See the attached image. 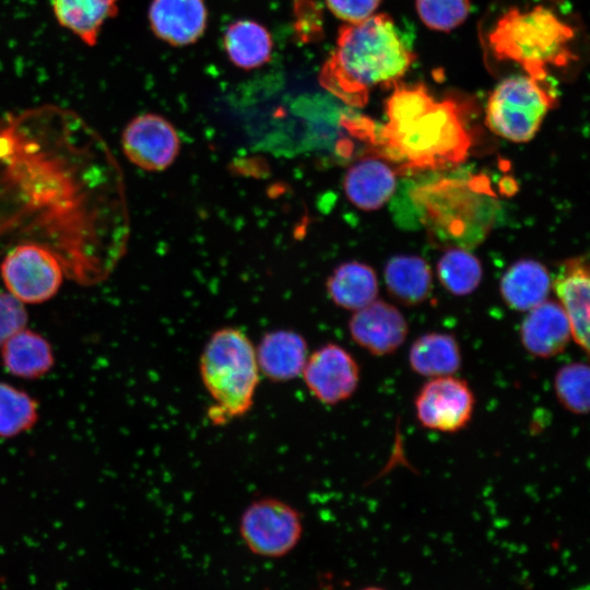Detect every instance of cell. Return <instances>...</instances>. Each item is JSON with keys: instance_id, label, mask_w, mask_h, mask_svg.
<instances>
[{"instance_id": "e0dca14e", "label": "cell", "mask_w": 590, "mask_h": 590, "mask_svg": "<svg viewBox=\"0 0 590 590\" xmlns=\"http://www.w3.org/2000/svg\"><path fill=\"white\" fill-rule=\"evenodd\" d=\"M3 368L12 376L36 380L46 376L55 366L50 342L40 333L23 329L0 347Z\"/></svg>"}, {"instance_id": "9a60e30c", "label": "cell", "mask_w": 590, "mask_h": 590, "mask_svg": "<svg viewBox=\"0 0 590 590\" xmlns=\"http://www.w3.org/2000/svg\"><path fill=\"white\" fill-rule=\"evenodd\" d=\"M206 16L203 0H152L149 9L153 33L175 46L194 43L205 30Z\"/></svg>"}, {"instance_id": "8fae6325", "label": "cell", "mask_w": 590, "mask_h": 590, "mask_svg": "<svg viewBox=\"0 0 590 590\" xmlns=\"http://www.w3.org/2000/svg\"><path fill=\"white\" fill-rule=\"evenodd\" d=\"M402 312L384 300H374L354 311L349 321L352 340L368 353L384 356L397 351L408 335Z\"/></svg>"}, {"instance_id": "ac0fdd59", "label": "cell", "mask_w": 590, "mask_h": 590, "mask_svg": "<svg viewBox=\"0 0 590 590\" xmlns=\"http://www.w3.org/2000/svg\"><path fill=\"white\" fill-rule=\"evenodd\" d=\"M551 286L550 273L541 262L521 259L506 270L499 288L509 308L528 311L546 300Z\"/></svg>"}, {"instance_id": "ba28073f", "label": "cell", "mask_w": 590, "mask_h": 590, "mask_svg": "<svg viewBox=\"0 0 590 590\" xmlns=\"http://www.w3.org/2000/svg\"><path fill=\"white\" fill-rule=\"evenodd\" d=\"M475 398L469 384L453 375L430 378L417 392L414 406L418 423L432 430L456 433L474 412Z\"/></svg>"}, {"instance_id": "ffe728a7", "label": "cell", "mask_w": 590, "mask_h": 590, "mask_svg": "<svg viewBox=\"0 0 590 590\" xmlns=\"http://www.w3.org/2000/svg\"><path fill=\"white\" fill-rule=\"evenodd\" d=\"M461 362L458 341L449 333H425L410 346V368L415 374L429 379L455 375L461 367Z\"/></svg>"}, {"instance_id": "7a4b0ae2", "label": "cell", "mask_w": 590, "mask_h": 590, "mask_svg": "<svg viewBox=\"0 0 590 590\" xmlns=\"http://www.w3.org/2000/svg\"><path fill=\"white\" fill-rule=\"evenodd\" d=\"M386 114L382 134L392 151L411 164L436 166L465 155L469 138L457 105L437 102L424 85L397 86Z\"/></svg>"}, {"instance_id": "3957f363", "label": "cell", "mask_w": 590, "mask_h": 590, "mask_svg": "<svg viewBox=\"0 0 590 590\" xmlns=\"http://www.w3.org/2000/svg\"><path fill=\"white\" fill-rule=\"evenodd\" d=\"M201 381L213 404L208 416L215 425L250 411L260 380L255 345L240 329L224 327L208 339L199 359Z\"/></svg>"}, {"instance_id": "4dcf8cb0", "label": "cell", "mask_w": 590, "mask_h": 590, "mask_svg": "<svg viewBox=\"0 0 590 590\" xmlns=\"http://www.w3.org/2000/svg\"><path fill=\"white\" fill-rule=\"evenodd\" d=\"M574 590H589V588H588V586H585V587H578V588H576Z\"/></svg>"}, {"instance_id": "52a82bcc", "label": "cell", "mask_w": 590, "mask_h": 590, "mask_svg": "<svg viewBox=\"0 0 590 590\" xmlns=\"http://www.w3.org/2000/svg\"><path fill=\"white\" fill-rule=\"evenodd\" d=\"M0 272L8 292L24 304L49 300L63 281V264L57 253L32 241L14 246L5 255Z\"/></svg>"}, {"instance_id": "9c48e42d", "label": "cell", "mask_w": 590, "mask_h": 590, "mask_svg": "<svg viewBox=\"0 0 590 590\" xmlns=\"http://www.w3.org/2000/svg\"><path fill=\"white\" fill-rule=\"evenodd\" d=\"M359 375V366L346 349L326 343L308 355L300 376L317 401L337 405L355 393Z\"/></svg>"}, {"instance_id": "d4e9b609", "label": "cell", "mask_w": 590, "mask_h": 590, "mask_svg": "<svg viewBox=\"0 0 590 590\" xmlns=\"http://www.w3.org/2000/svg\"><path fill=\"white\" fill-rule=\"evenodd\" d=\"M437 274L447 291L457 296H464L479 286L482 266L471 252L450 248L438 260Z\"/></svg>"}, {"instance_id": "4316f807", "label": "cell", "mask_w": 590, "mask_h": 590, "mask_svg": "<svg viewBox=\"0 0 590 590\" xmlns=\"http://www.w3.org/2000/svg\"><path fill=\"white\" fill-rule=\"evenodd\" d=\"M416 13L425 26L450 32L461 25L470 13V0H415Z\"/></svg>"}, {"instance_id": "cb8c5ba5", "label": "cell", "mask_w": 590, "mask_h": 590, "mask_svg": "<svg viewBox=\"0 0 590 590\" xmlns=\"http://www.w3.org/2000/svg\"><path fill=\"white\" fill-rule=\"evenodd\" d=\"M39 418L37 400L24 389L0 381V438L17 437L31 430Z\"/></svg>"}, {"instance_id": "603a6c76", "label": "cell", "mask_w": 590, "mask_h": 590, "mask_svg": "<svg viewBox=\"0 0 590 590\" xmlns=\"http://www.w3.org/2000/svg\"><path fill=\"white\" fill-rule=\"evenodd\" d=\"M224 47L229 59L237 67L253 69L269 60L272 51V39L261 24L249 20H239L226 30Z\"/></svg>"}, {"instance_id": "5b68a950", "label": "cell", "mask_w": 590, "mask_h": 590, "mask_svg": "<svg viewBox=\"0 0 590 590\" xmlns=\"http://www.w3.org/2000/svg\"><path fill=\"white\" fill-rule=\"evenodd\" d=\"M555 99L545 80L528 74L510 76L491 94L485 122L504 139L527 142L535 135Z\"/></svg>"}, {"instance_id": "6da1fadb", "label": "cell", "mask_w": 590, "mask_h": 590, "mask_svg": "<svg viewBox=\"0 0 590 590\" xmlns=\"http://www.w3.org/2000/svg\"><path fill=\"white\" fill-rule=\"evenodd\" d=\"M414 59L393 20L378 13L340 28L335 51L324 63L320 78L346 102L363 104L370 88L396 84Z\"/></svg>"}, {"instance_id": "83f0119b", "label": "cell", "mask_w": 590, "mask_h": 590, "mask_svg": "<svg viewBox=\"0 0 590 590\" xmlns=\"http://www.w3.org/2000/svg\"><path fill=\"white\" fill-rule=\"evenodd\" d=\"M28 321L24 303L9 292H0V347L11 337L26 328Z\"/></svg>"}, {"instance_id": "f546056e", "label": "cell", "mask_w": 590, "mask_h": 590, "mask_svg": "<svg viewBox=\"0 0 590 590\" xmlns=\"http://www.w3.org/2000/svg\"><path fill=\"white\" fill-rule=\"evenodd\" d=\"M361 590H386L384 588H380V587H375V586H371V587H366V588H363Z\"/></svg>"}, {"instance_id": "4fadbf2b", "label": "cell", "mask_w": 590, "mask_h": 590, "mask_svg": "<svg viewBox=\"0 0 590 590\" xmlns=\"http://www.w3.org/2000/svg\"><path fill=\"white\" fill-rule=\"evenodd\" d=\"M255 350L260 374L273 382L299 377L309 355L306 339L288 329L264 333Z\"/></svg>"}, {"instance_id": "7402d4cb", "label": "cell", "mask_w": 590, "mask_h": 590, "mask_svg": "<svg viewBox=\"0 0 590 590\" xmlns=\"http://www.w3.org/2000/svg\"><path fill=\"white\" fill-rule=\"evenodd\" d=\"M385 282L390 294L406 305L423 302L432 288V273L424 259L412 255L390 258L385 267Z\"/></svg>"}, {"instance_id": "484cf974", "label": "cell", "mask_w": 590, "mask_h": 590, "mask_svg": "<svg viewBox=\"0 0 590 590\" xmlns=\"http://www.w3.org/2000/svg\"><path fill=\"white\" fill-rule=\"evenodd\" d=\"M554 390L563 408L576 415L587 414L590 403V370L581 362L562 366L554 377Z\"/></svg>"}, {"instance_id": "7c38bea8", "label": "cell", "mask_w": 590, "mask_h": 590, "mask_svg": "<svg viewBox=\"0 0 590 590\" xmlns=\"http://www.w3.org/2000/svg\"><path fill=\"white\" fill-rule=\"evenodd\" d=\"M552 285L569 321L571 338L588 353L590 278L587 259L576 257L564 261Z\"/></svg>"}, {"instance_id": "277c9868", "label": "cell", "mask_w": 590, "mask_h": 590, "mask_svg": "<svg viewBox=\"0 0 590 590\" xmlns=\"http://www.w3.org/2000/svg\"><path fill=\"white\" fill-rule=\"evenodd\" d=\"M573 38L570 25L543 5L526 11L510 8L488 35L497 59L518 63L538 80L546 79L550 67H565L576 59Z\"/></svg>"}, {"instance_id": "44dd1931", "label": "cell", "mask_w": 590, "mask_h": 590, "mask_svg": "<svg viewBox=\"0 0 590 590\" xmlns=\"http://www.w3.org/2000/svg\"><path fill=\"white\" fill-rule=\"evenodd\" d=\"M327 291L337 306L356 311L376 299L378 281L369 266L349 261L338 266L329 276Z\"/></svg>"}, {"instance_id": "5bb4252c", "label": "cell", "mask_w": 590, "mask_h": 590, "mask_svg": "<svg viewBox=\"0 0 590 590\" xmlns=\"http://www.w3.org/2000/svg\"><path fill=\"white\" fill-rule=\"evenodd\" d=\"M528 311L520 327V340L526 351L540 358H551L565 351L571 331L560 305L544 300Z\"/></svg>"}, {"instance_id": "f1b7e54d", "label": "cell", "mask_w": 590, "mask_h": 590, "mask_svg": "<svg viewBox=\"0 0 590 590\" xmlns=\"http://www.w3.org/2000/svg\"><path fill=\"white\" fill-rule=\"evenodd\" d=\"M330 11L346 24L359 23L375 14L380 0H326Z\"/></svg>"}, {"instance_id": "30bf717a", "label": "cell", "mask_w": 590, "mask_h": 590, "mask_svg": "<svg viewBox=\"0 0 590 590\" xmlns=\"http://www.w3.org/2000/svg\"><path fill=\"white\" fill-rule=\"evenodd\" d=\"M121 146L127 158L135 166L161 172L176 160L180 141L167 119L156 114H142L126 126Z\"/></svg>"}, {"instance_id": "d6986e66", "label": "cell", "mask_w": 590, "mask_h": 590, "mask_svg": "<svg viewBox=\"0 0 590 590\" xmlns=\"http://www.w3.org/2000/svg\"><path fill=\"white\" fill-rule=\"evenodd\" d=\"M120 0H51L60 26L93 47L109 19L117 15Z\"/></svg>"}, {"instance_id": "8992f818", "label": "cell", "mask_w": 590, "mask_h": 590, "mask_svg": "<svg viewBox=\"0 0 590 590\" xmlns=\"http://www.w3.org/2000/svg\"><path fill=\"white\" fill-rule=\"evenodd\" d=\"M239 533L251 553L269 558L283 557L300 541L302 515L284 500L261 497L243 511Z\"/></svg>"}, {"instance_id": "2e32d148", "label": "cell", "mask_w": 590, "mask_h": 590, "mask_svg": "<svg viewBox=\"0 0 590 590\" xmlns=\"http://www.w3.org/2000/svg\"><path fill=\"white\" fill-rule=\"evenodd\" d=\"M396 174L384 161L363 158L345 173L343 187L346 198L364 211L380 209L393 194Z\"/></svg>"}]
</instances>
